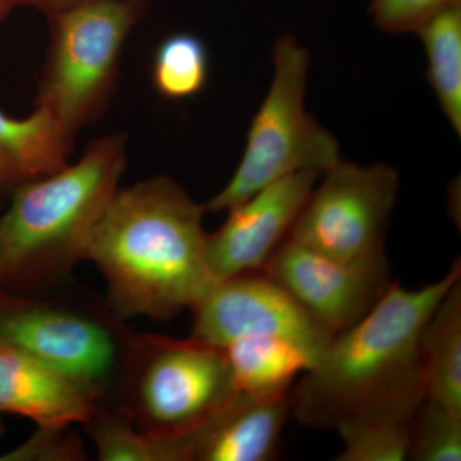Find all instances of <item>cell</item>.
Returning <instances> with one entry per match:
<instances>
[{"label":"cell","instance_id":"6da1fadb","mask_svg":"<svg viewBox=\"0 0 461 461\" xmlns=\"http://www.w3.org/2000/svg\"><path fill=\"white\" fill-rule=\"evenodd\" d=\"M460 259L445 277L418 290L393 282L377 305L326 350L291 391V414L309 429L406 424L427 397L421 330L455 282Z\"/></svg>","mask_w":461,"mask_h":461},{"label":"cell","instance_id":"7a4b0ae2","mask_svg":"<svg viewBox=\"0 0 461 461\" xmlns=\"http://www.w3.org/2000/svg\"><path fill=\"white\" fill-rule=\"evenodd\" d=\"M204 213L168 176L115 191L84 259L104 276L118 313L168 321L195 304L212 285Z\"/></svg>","mask_w":461,"mask_h":461},{"label":"cell","instance_id":"3957f363","mask_svg":"<svg viewBox=\"0 0 461 461\" xmlns=\"http://www.w3.org/2000/svg\"><path fill=\"white\" fill-rule=\"evenodd\" d=\"M126 163L127 136L111 133L91 141L74 165L16 187L0 218L2 284L42 280L84 260Z\"/></svg>","mask_w":461,"mask_h":461},{"label":"cell","instance_id":"277c9868","mask_svg":"<svg viewBox=\"0 0 461 461\" xmlns=\"http://www.w3.org/2000/svg\"><path fill=\"white\" fill-rule=\"evenodd\" d=\"M149 8L150 0H104L45 14L50 45L36 107L74 138L100 120L114 96L127 38Z\"/></svg>","mask_w":461,"mask_h":461},{"label":"cell","instance_id":"5b68a950","mask_svg":"<svg viewBox=\"0 0 461 461\" xmlns=\"http://www.w3.org/2000/svg\"><path fill=\"white\" fill-rule=\"evenodd\" d=\"M272 59L271 86L254 115L241 160L205 212L230 211L287 176L321 175L341 160L335 136L305 109L309 51L294 36L284 35L275 42Z\"/></svg>","mask_w":461,"mask_h":461},{"label":"cell","instance_id":"8992f818","mask_svg":"<svg viewBox=\"0 0 461 461\" xmlns=\"http://www.w3.org/2000/svg\"><path fill=\"white\" fill-rule=\"evenodd\" d=\"M288 239L344 260L384 254L399 176L387 165L357 166L339 160L321 173Z\"/></svg>","mask_w":461,"mask_h":461},{"label":"cell","instance_id":"52a82bcc","mask_svg":"<svg viewBox=\"0 0 461 461\" xmlns=\"http://www.w3.org/2000/svg\"><path fill=\"white\" fill-rule=\"evenodd\" d=\"M136 386L142 432L175 438L195 429L238 393L222 348L190 338H150Z\"/></svg>","mask_w":461,"mask_h":461},{"label":"cell","instance_id":"ba28073f","mask_svg":"<svg viewBox=\"0 0 461 461\" xmlns=\"http://www.w3.org/2000/svg\"><path fill=\"white\" fill-rule=\"evenodd\" d=\"M191 338L224 348L247 338H277L313 366L333 336L262 271L214 282L191 306ZM308 368V369H309Z\"/></svg>","mask_w":461,"mask_h":461},{"label":"cell","instance_id":"9c48e42d","mask_svg":"<svg viewBox=\"0 0 461 461\" xmlns=\"http://www.w3.org/2000/svg\"><path fill=\"white\" fill-rule=\"evenodd\" d=\"M330 335L351 329L393 285L386 254L344 260L286 239L262 269Z\"/></svg>","mask_w":461,"mask_h":461},{"label":"cell","instance_id":"30bf717a","mask_svg":"<svg viewBox=\"0 0 461 461\" xmlns=\"http://www.w3.org/2000/svg\"><path fill=\"white\" fill-rule=\"evenodd\" d=\"M321 176L315 171L294 173L230 208L226 222L206 238L212 284L262 271L290 235Z\"/></svg>","mask_w":461,"mask_h":461},{"label":"cell","instance_id":"8fae6325","mask_svg":"<svg viewBox=\"0 0 461 461\" xmlns=\"http://www.w3.org/2000/svg\"><path fill=\"white\" fill-rule=\"evenodd\" d=\"M0 344L96 390L114 364L113 339L96 321L14 299L0 304Z\"/></svg>","mask_w":461,"mask_h":461},{"label":"cell","instance_id":"7c38bea8","mask_svg":"<svg viewBox=\"0 0 461 461\" xmlns=\"http://www.w3.org/2000/svg\"><path fill=\"white\" fill-rule=\"evenodd\" d=\"M291 415V393L256 397L235 393L208 420L169 438L176 461H271Z\"/></svg>","mask_w":461,"mask_h":461},{"label":"cell","instance_id":"4fadbf2b","mask_svg":"<svg viewBox=\"0 0 461 461\" xmlns=\"http://www.w3.org/2000/svg\"><path fill=\"white\" fill-rule=\"evenodd\" d=\"M96 393L14 346L0 344V412L29 418L39 429H67L90 420Z\"/></svg>","mask_w":461,"mask_h":461},{"label":"cell","instance_id":"5bb4252c","mask_svg":"<svg viewBox=\"0 0 461 461\" xmlns=\"http://www.w3.org/2000/svg\"><path fill=\"white\" fill-rule=\"evenodd\" d=\"M75 138L36 107L27 117L0 109V190H14L68 165Z\"/></svg>","mask_w":461,"mask_h":461},{"label":"cell","instance_id":"9a60e30c","mask_svg":"<svg viewBox=\"0 0 461 461\" xmlns=\"http://www.w3.org/2000/svg\"><path fill=\"white\" fill-rule=\"evenodd\" d=\"M420 351L427 397L461 415V280L430 314Z\"/></svg>","mask_w":461,"mask_h":461},{"label":"cell","instance_id":"2e32d148","mask_svg":"<svg viewBox=\"0 0 461 461\" xmlns=\"http://www.w3.org/2000/svg\"><path fill=\"white\" fill-rule=\"evenodd\" d=\"M221 348L236 390L251 396H286L296 375L309 368L295 346L277 338L241 339Z\"/></svg>","mask_w":461,"mask_h":461},{"label":"cell","instance_id":"e0dca14e","mask_svg":"<svg viewBox=\"0 0 461 461\" xmlns=\"http://www.w3.org/2000/svg\"><path fill=\"white\" fill-rule=\"evenodd\" d=\"M429 62V81L439 107L461 135V2L429 18L417 32Z\"/></svg>","mask_w":461,"mask_h":461},{"label":"cell","instance_id":"ac0fdd59","mask_svg":"<svg viewBox=\"0 0 461 461\" xmlns=\"http://www.w3.org/2000/svg\"><path fill=\"white\" fill-rule=\"evenodd\" d=\"M151 84L158 95L168 100H186L199 95L208 83L209 53L199 36L175 32L154 51Z\"/></svg>","mask_w":461,"mask_h":461},{"label":"cell","instance_id":"d6986e66","mask_svg":"<svg viewBox=\"0 0 461 461\" xmlns=\"http://www.w3.org/2000/svg\"><path fill=\"white\" fill-rule=\"evenodd\" d=\"M85 424L103 461H175L172 441L136 429L126 415L95 411Z\"/></svg>","mask_w":461,"mask_h":461},{"label":"cell","instance_id":"ffe728a7","mask_svg":"<svg viewBox=\"0 0 461 461\" xmlns=\"http://www.w3.org/2000/svg\"><path fill=\"white\" fill-rule=\"evenodd\" d=\"M406 460L460 461L461 415L426 397L409 421Z\"/></svg>","mask_w":461,"mask_h":461},{"label":"cell","instance_id":"44dd1931","mask_svg":"<svg viewBox=\"0 0 461 461\" xmlns=\"http://www.w3.org/2000/svg\"><path fill=\"white\" fill-rule=\"evenodd\" d=\"M338 433L344 448L336 461H403L408 457L409 423L362 424Z\"/></svg>","mask_w":461,"mask_h":461},{"label":"cell","instance_id":"7402d4cb","mask_svg":"<svg viewBox=\"0 0 461 461\" xmlns=\"http://www.w3.org/2000/svg\"><path fill=\"white\" fill-rule=\"evenodd\" d=\"M461 0H371L375 25L390 33L417 32L429 18Z\"/></svg>","mask_w":461,"mask_h":461},{"label":"cell","instance_id":"603a6c76","mask_svg":"<svg viewBox=\"0 0 461 461\" xmlns=\"http://www.w3.org/2000/svg\"><path fill=\"white\" fill-rule=\"evenodd\" d=\"M66 429H39L16 450L5 454L0 460H80L84 451L80 442L74 436L65 433Z\"/></svg>","mask_w":461,"mask_h":461},{"label":"cell","instance_id":"cb8c5ba5","mask_svg":"<svg viewBox=\"0 0 461 461\" xmlns=\"http://www.w3.org/2000/svg\"><path fill=\"white\" fill-rule=\"evenodd\" d=\"M18 5H26L42 14H50L51 12L62 11V9L77 7V5H90V3L104 2V0H17Z\"/></svg>","mask_w":461,"mask_h":461},{"label":"cell","instance_id":"d4e9b609","mask_svg":"<svg viewBox=\"0 0 461 461\" xmlns=\"http://www.w3.org/2000/svg\"><path fill=\"white\" fill-rule=\"evenodd\" d=\"M18 5L17 0H0V25L9 17Z\"/></svg>","mask_w":461,"mask_h":461},{"label":"cell","instance_id":"484cf974","mask_svg":"<svg viewBox=\"0 0 461 461\" xmlns=\"http://www.w3.org/2000/svg\"><path fill=\"white\" fill-rule=\"evenodd\" d=\"M11 299H14V297L9 296L8 294H5V291L2 290V280H0V304L7 303Z\"/></svg>","mask_w":461,"mask_h":461},{"label":"cell","instance_id":"4316f807","mask_svg":"<svg viewBox=\"0 0 461 461\" xmlns=\"http://www.w3.org/2000/svg\"><path fill=\"white\" fill-rule=\"evenodd\" d=\"M0 435H2V424H0Z\"/></svg>","mask_w":461,"mask_h":461}]
</instances>
